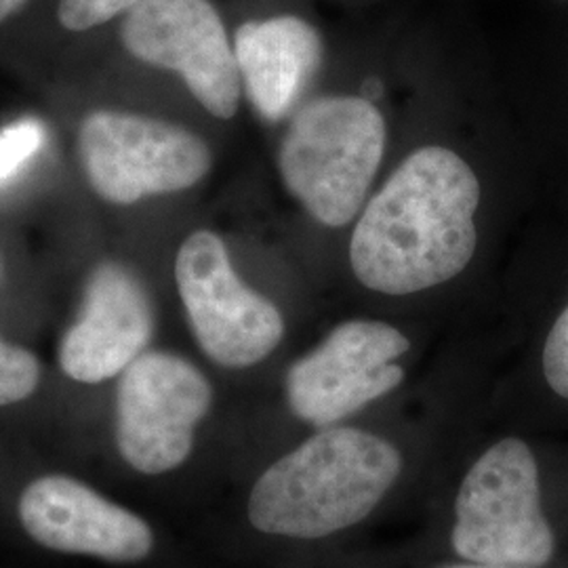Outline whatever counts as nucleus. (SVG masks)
Returning <instances> with one entry per match:
<instances>
[{"instance_id":"obj_4","label":"nucleus","mask_w":568,"mask_h":568,"mask_svg":"<svg viewBox=\"0 0 568 568\" xmlns=\"http://www.w3.org/2000/svg\"><path fill=\"white\" fill-rule=\"evenodd\" d=\"M450 544L467 562L541 568L551 560L556 539L541 508L539 466L525 440L504 438L467 469Z\"/></svg>"},{"instance_id":"obj_1","label":"nucleus","mask_w":568,"mask_h":568,"mask_svg":"<svg viewBox=\"0 0 568 568\" xmlns=\"http://www.w3.org/2000/svg\"><path fill=\"white\" fill-rule=\"evenodd\" d=\"M480 183L440 145L413 152L366 204L349 260L366 288L410 295L462 274L476 251Z\"/></svg>"},{"instance_id":"obj_6","label":"nucleus","mask_w":568,"mask_h":568,"mask_svg":"<svg viewBox=\"0 0 568 568\" xmlns=\"http://www.w3.org/2000/svg\"><path fill=\"white\" fill-rule=\"evenodd\" d=\"M175 281L192 333L213 363L257 365L283 342V314L241 281L217 234L199 230L185 239Z\"/></svg>"},{"instance_id":"obj_8","label":"nucleus","mask_w":568,"mask_h":568,"mask_svg":"<svg viewBox=\"0 0 568 568\" xmlns=\"http://www.w3.org/2000/svg\"><path fill=\"white\" fill-rule=\"evenodd\" d=\"M408 347L396 326L379 321L335 326L323 344L288 368L286 403L310 426H335L403 384L405 371L396 361Z\"/></svg>"},{"instance_id":"obj_14","label":"nucleus","mask_w":568,"mask_h":568,"mask_svg":"<svg viewBox=\"0 0 568 568\" xmlns=\"http://www.w3.org/2000/svg\"><path fill=\"white\" fill-rule=\"evenodd\" d=\"M44 126L34 119L9 124L0 131V183L9 182L44 143Z\"/></svg>"},{"instance_id":"obj_17","label":"nucleus","mask_w":568,"mask_h":568,"mask_svg":"<svg viewBox=\"0 0 568 568\" xmlns=\"http://www.w3.org/2000/svg\"><path fill=\"white\" fill-rule=\"evenodd\" d=\"M28 4V0H0V26Z\"/></svg>"},{"instance_id":"obj_13","label":"nucleus","mask_w":568,"mask_h":568,"mask_svg":"<svg viewBox=\"0 0 568 568\" xmlns=\"http://www.w3.org/2000/svg\"><path fill=\"white\" fill-rule=\"evenodd\" d=\"M41 384L39 358L0 337V406L18 405Z\"/></svg>"},{"instance_id":"obj_16","label":"nucleus","mask_w":568,"mask_h":568,"mask_svg":"<svg viewBox=\"0 0 568 568\" xmlns=\"http://www.w3.org/2000/svg\"><path fill=\"white\" fill-rule=\"evenodd\" d=\"M544 375L549 387L568 400V307L549 331L544 347Z\"/></svg>"},{"instance_id":"obj_11","label":"nucleus","mask_w":568,"mask_h":568,"mask_svg":"<svg viewBox=\"0 0 568 568\" xmlns=\"http://www.w3.org/2000/svg\"><path fill=\"white\" fill-rule=\"evenodd\" d=\"M152 335L154 310L142 281L105 262L91 272L81 316L61 339V371L79 384H102L140 358Z\"/></svg>"},{"instance_id":"obj_3","label":"nucleus","mask_w":568,"mask_h":568,"mask_svg":"<svg viewBox=\"0 0 568 568\" xmlns=\"http://www.w3.org/2000/svg\"><path fill=\"white\" fill-rule=\"evenodd\" d=\"M386 150V121L365 98L305 103L284 133L278 166L286 190L328 227L349 224L365 204Z\"/></svg>"},{"instance_id":"obj_18","label":"nucleus","mask_w":568,"mask_h":568,"mask_svg":"<svg viewBox=\"0 0 568 568\" xmlns=\"http://www.w3.org/2000/svg\"><path fill=\"white\" fill-rule=\"evenodd\" d=\"M443 568H520V567H504V565H483V562H459V565H448Z\"/></svg>"},{"instance_id":"obj_7","label":"nucleus","mask_w":568,"mask_h":568,"mask_svg":"<svg viewBox=\"0 0 568 568\" xmlns=\"http://www.w3.org/2000/svg\"><path fill=\"white\" fill-rule=\"evenodd\" d=\"M211 403V384L190 361L169 352H143L122 371L116 389L122 459L145 476L183 466Z\"/></svg>"},{"instance_id":"obj_5","label":"nucleus","mask_w":568,"mask_h":568,"mask_svg":"<svg viewBox=\"0 0 568 568\" xmlns=\"http://www.w3.org/2000/svg\"><path fill=\"white\" fill-rule=\"evenodd\" d=\"M79 154L91 187L114 204L187 190L213 164L209 145L180 124L112 110L82 121Z\"/></svg>"},{"instance_id":"obj_2","label":"nucleus","mask_w":568,"mask_h":568,"mask_svg":"<svg viewBox=\"0 0 568 568\" xmlns=\"http://www.w3.org/2000/svg\"><path fill=\"white\" fill-rule=\"evenodd\" d=\"M403 474L400 450L358 427H321L251 488L248 523L265 535L323 539L373 514Z\"/></svg>"},{"instance_id":"obj_12","label":"nucleus","mask_w":568,"mask_h":568,"mask_svg":"<svg viewBox=\"0 0 568 568\" xmlns=\"http://www.w3.org/2000/svg\"><path fill=\"white\" fill-rule=\"evenodd\" d=\"M234 55L248 102L270 122L288 116L323 63V39L295 16L246 21L234 37Z\"/></svg>"},{"instance_id":"obj_10","label":"nucleus","mask_w":568,"mask_h":568,"mask_svg":"<svg viewBox=\"0 0 568 568\" xmlns=\"http://www.w3.org/2000/svg\"><path fill=\"white\" fill-rule=\"evenodd\" d=\"M23 530L39 546L108 562H140L154 549V530L77 478L51 474L23 488L18 504Z\"/></svg>"},{"instance_id":"obj_15","label":"nucleus","mask_w":568,"mask_h":568,"mask_svg":"<svg viewBox=\"0 0 568 568\" xmlns=\"http://www.w3.org/2000/svg\"><path fill=\"white\" fill-rule=\"evenodd\" d=\"M143 0H60L58 20L68 32H89L108 21L124 18Z\"/></svg>"},{"instance_id":"obj_9","label":"nucleus","mask_w":568,"mask_h":568,"mask_svg":"<svg viewBox=\"0 0 568 568\" xmlns=\"http://www.w3.org/2000/svg\"><path fill=\"white\" fill-rule=\"evenodd\" d=\"M122 47L135 60L178 72L206 112L232 119L241 72L224 21L209 0H143L122 18Z\"/></svg>"}]
</instances>
